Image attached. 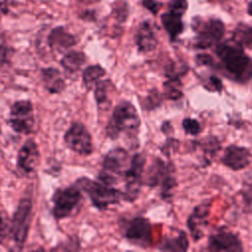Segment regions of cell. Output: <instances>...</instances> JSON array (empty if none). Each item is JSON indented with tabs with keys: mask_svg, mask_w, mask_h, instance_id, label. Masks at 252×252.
I'll use <instances>...</instances> for the list:
<instances>
[{
	"mask_svg": "<svg viewBox=\"0 0 252 252\" xmlns=\"http://www.w3.org/2000/svg\"><path fill=\"white\" fill-rule=\"evenodd\" d=\"M145 162L146 158L142 154H135L131 158L130 164L123 175L125 190L122 192V198L128 202H133L139 195Z\"/></svg>",
	"mask_w": 252,
	"mask_h": 252,
	"instance_id": "ba28073f",
	"label": "cell"
},
{
	"mask_svg": "<svg viewBox=\"0 0 252 252\" xmlns=\"http://www.w3.org/2000/svg\"><path fill=\"white\" fill-rule=\"evenodd\" d=\"M86 61V56L81 51H69L61 59L62 67L69 73H75L81 69Z\"/></svg>",
	"mask_w": 252,
	"mask_h": 252,
	"instance_id": "7402d4cb",
	"label": "cell"
},
{
	"mask_svg": "<svg viewBox=\"0 0 252 252\" xmlns=\"http://www.w3.org/2000/svg\"><path fill=\"white\" fill-rule=\"evenodd\" d=\"M39 161V153L33 140H28L21 147L18 153L17 165L25 173H32L35 170Z\"/></svg>",
	"mask_w": 252,
	"mask_h": 252,
	"instance_id": "9a60e30c",
	"label": "cell"
},
{
	"mask_svg": "<svg viewBox=\"0 0 252 252\" xmlns=\"http://www.w3.org/2000/svg\"><path fill=\"white\" fill-rule=\"evenodd\" d=\"M209 204H200L194 208L192 214L187 220V226L195 241L203 237V227L207 225L209 215Z\"/></svg>",
	"mask_w": 252,
	"mask_h": 252,
	"instance_id": "2e32d148",
	"label": "cell"
},
{
	"mask_svg": "<svg viewBox=\"0 0 252 252\" xmlns=\"http://www.w3.org/2000/svg\"><path fill=\"white\" fill-rule=\"evenodd\" d=\"M76 186L88 194L93 205L98 210H105L108 206L117 204L122 198V192L113 186L87 177L79 178Z\"/></svg>",
	"mask_w": 252,
	"mask_h": 252,
	"instance_id": "3957f363",
	"label": "cell"
},
{
	"mask_svg": "<svg viewBox=\"0 0 252 252\" xmlns=\"http://www.w3.org/2000/svg\"><path fill=\"white\" fill-rule=\"evenodd\" d=\"M248 13H249V15L252 16V1L250 2L249 6H248Z\"/></svg>",
	"mask_w": 252,
	"mask_h": 252,
	"instance_id": "d6a6232c",
	"label": "cell"
},
{
	"mask_svg": "<svg viewBox=\"0 0 252 252\" xmlns=\"http://www.w3.org/2000/svg\"><path fill=\"white\" fill-rule=\"evenodd\" d=\"M160 20L164 30L167 32L171 40H174L183 32L184 26L181 21V17L168 12L162 14Z\"/></svg>",
	"mask_w": 252,
	"mask_h": 252,
	"instance_id": "44dd1931",
	"label": "cell"
},
{
	"mask_svg": "<svg viewBox=\"0 0 252 252\" xmlns=\"http://www.w3.org/2000/svg\"><path fill=\"white\" fill-rule=\"evenodd\" d=\"M81 201L82 194L78 186H69L57 189L52 196L54 217L60 220L71 216L80 205Z\"/></svg>",
	"mask_w": 252,
	"mask_h": 252,
	"instance_id": "52a82bcc",
	"label": "cell"
},
{
	"mask_svg": "<svg viewBox=\"0 0 252 252\" xmlns=\"http://www.w3.org/2000/svg\"><path fill=\"white\" fill-rule=\"evenodd\" d=\"M147 183L150 187L160 186L162 199L172 196V191L176 186V180L172 175V166L160 158H156L148 170Z\"/></svg>",
	"mask_w": 252,
	"mask_h": 252,
	"instance_id": "5b68a950",
	"label": "cell"
},
{
	"mask_svg": "<svg viewBox=\"0 0 252 252\" xmlns=\"http://www.w3.org/2000/svg\"><path fill=\"white\" fill-rule=\"evenodd\" d=\"M216 53L221 61L226 73L234 80L244 82L252 78V60L243 48L234 43H220Z\"/></svg>",
	"mask_w": 252,
	"mask_h": 252,
	"instance_id": "6da1fadb",
	"label": "cell"
},
{
	"mask_svg": "<svg viewBox=\"0 0 252 252\" xmlns=\"http://www.w3.org/2000/svg\"><path fill=\"white\" fill-rule=\"evenodd\" d=\"M9 227H11V225H9L8 218L5 212L0 208V243L4 241L8 232H10Z\"/></svg>",
	"mask_w": 252,
	"mask_h": 252,
	"instance_id": "f1b7e54d",
	"label": "cell"
},
{
	"mask_svg": "<svg viewBox=\"0 0 252 252\" xmlns=\"http://www.w3.org/2000/svg\"><path fill=\"white\" fill-rule=\"evenodd\" d=\"M109 85V81H99L94 87V98L98 105H101L106 102Z\"/></svg>",
	"mask_w": 252,
	"mask_h": 252,
	"instance_id": "d4e9b609",
	"label": "cell"
},
{
	"mask_svg": "<svg viewBox=\"0 0 252 252\" xmlns=\"http://www.w3.org/2000/svg\"><path fill=\"white\" fill-rule=\"evenodd\" d=\"M251 153L247 148L230 145L224 150V154L221 158L222 163L232 169L241 170L247 167L250 163Z\"/></svg>",
	"mask_w": 252,
	"mask_h": 252,
	"instance_id": "5bb4252c",
	"label": "cell"
},
{
	"mask_svg": "<svg viewBox=\"0 0 252 252\" xmlns=\"http://www.w3.org/2000/svg\"><path fill=\"white\" fill-rule=\"evenodd\" d=\"M130 164L128 152L122 148L109 151L102 161V169L98 175L100 182L113 186L119 177H123Z\"/></svg>",
	"mask_w": 252,
	"mask_h": 252,
	"instance_id": "277c9868",
	"label": "cell"
},
{
	"mask_svg": "<svg viewBox=\"0 0 252 252\" xmlns=\"http://www.w3.org/2000/svg\"><path fill=\"white\" fill-rule=\"evenodd\" d=\"M182 127H183V130L189 135H197L201 131L200 123L196 119H193L190 117L183 119Z\"/></svg>",
	"mask_w": 252,
	"mask_h": 252,
	"instance_id": "4316f807",
	"label": "cell"
},
{
	"mask_svg": "<svg viewBox=\"0 0 252 252\" xmlns=\"http://www.w3.org/2000/svg\"><path fill=\"white\" fill-rule=\"evenodd\" d=\"M12 49L3 41L0 40V70L10 63Z\"/></svg>",
	"mask_w": 252,
	"mask_h": 252,
	"instance_id": "83f0119b",
	"label": "cell"
},
{
	"mask_svg": "<svg viewBox=\"0 0 252 252\" xmlns=\"http://www.w3.org/2000/svg\"><path fill=\"white\" fill-rule=\"evenodd\" d=\"M124 235L131 243L146 247L152 238L151 223L143 217H136L125 225Z\"/></svg>",
	"mask_w": 252,
	"mask_h": 252,
	"instance_id": "7c38bea8",
	"label": "cell"
},
{
	"mask_svg": "<svg viewBox=\"0 0 252 252\" xmlns=\"http://www.w3.org/2000/svg\"><path fill=\"white\" fill-rule=\"evenodd\" d=\"M196 31L195 47L206 49L217 44L224 33V26L221 21L210 19L206 22H199L194 25Z\"/></svg>",
	"mask_w": 252,
	"mask_h": 252,
	"instance_id": "9c48e42d",
	"label": "cell"
},
{
	"mask_svg": "<svg viewBox=\"0 0 252 252\" xmlns=\"http://www.w3.org/2000/svg\"><path fill=\"white\" fill-rule=\"evenodd\" d=\"M196 61L199 65H212L214 63L213 58L208 54H198L196 56Z\"/></svg>",
	"mask_w": 252,
	"mask_h": 252,
	"instance_id": "1f68e13d",
	"label": "cell"
},
{
	"mask_svg": "<svg viewBox=\"0 0 252 252\" xmlns=\"http://www.w3.org/2000/svg\"><path fill=\"white\" fill-rule=\"evenodd\" d=\"M0 18H1V14H0Z\"/></svg>",
	"mask_w": 252,
	"mask_h": 252,
	"instance_id": "836d02e7",
	"label": "cell"
},
{
	"mask_svg": "<svg viewBox=\"0 0 252 252\" xmlns=\"http://www.w3.org/2000/svg\"><path fill=\"white\" fill-rule=\"evenodd\" d=\"M141 120L135 106L130 101L124 100L114 107L105 131L111 139H116L121 134L133 138L137 136Z\"/></svg>",
	"mask_w": 252,
	"mask_h": 252,
	"instance_id": "7a4b0ae2",
	"label": "cell"
},
{
	"mask_svg": "<svg viewBox=\"0 0 252 252\" xmlns=\"http://www.w3.org/2000/svg\"><path fill=\"white\" fill-rule=\"evenodd\" d=\"M32 202L30 197L22 198L14 214L10 232L17 245L22 246L28 237L32 220Z\"/></svg>",
	"mask_w": 252,
	"mask_h": 252,
	"instance_id": "8992f818",
	"label": "cell"
},
{
	"mask_svg": "<svg viewBox=\"0 0 252 252\" xmlns=\"http://www.w3.org/2000/svg\"><path fill=\"white\" fill-rule=\"evenodd\" d=\"M76 42V37L68 32L63 27H57L53 29L47 36V43L49 47L58 52L67 50L68 48L75 45Z\"/></svg>",
	"mask_w": 252,
	"mask_h": 252,
	"instance_id": "e0dca14e",
	"label": "cell"
},
{
	"mask_svg": "<svg viewBox=\"0 0 252 252\" xmlns=\"http://www.w3.org/2000/svg\"><path fill=\"white\" fill-rule=\"evenodd\" d=\"M64 142L69 149L81 156L93 153L92 136L86 126L80 122L73 123L64 135Z\"/></svg>",
	"mask_w": 252,
	"mask_h": 252,
	"instance_id": "8fae6325",
	"label": "cell"
},
{
	"mask_svg": "<svg viewBox=\"0 0 252 252\" xmlns=\"http://www.w3.org/2000/svg\"><path fill=\"white\" fill-rule=\"evenodd\" d=\"M189 246V241L186 233L183 230H178L176 235H171L166 237L161 245L159 250L162 251H173V252H185Z\"/></svg>",
	"mask_w": 252,
	"mask_h": 252,
	"instance_id": "ffe728a7",
	"label": "cell"
},
{
	"mask_svg": "<svg viewBox=\"0 0 252 252\" xmlns=\"http://www.w3.org/2000/svg\"><path fill=\"white\" fill-rule=\"evenodd\" d=\"M233 42L242 48L252 49V27L240 24L236 27L232 35Z\"/></svg>",
	"mask_w": 252,
	"mask_h": 252,
	"instance_id": "cb8c5ba5",
	"label": "cell"
},
{
	"mask_svg": "<svg viewBox=\"0 0 252 252\" xmlns=\"http://www.w3.org/2000/svg\"><path fill=\"white\" fill-rule=\"evenodd\" d=\"M188 7L187 0H170L168 3L169 13L182 17Z\"/></svg>",
	"mask_w": 252,
	"mask_h": 252,
	"instance_id": "484cf974",
	"label": "cell"
},
{
	"mask_svg": "<svg viewBox=\"0 0 252 252\" xmlns=\"http://www.w3.org/2000/svg\"><path fill=\"white\" fill-rule=\"evenodd\" d=\"M9 124L18 133H31L34 125L32 103L30 100L16 101L10 109Z\"/></svg>",
	"mask_w": 252,
	"mask_h": 252,
	"instance_id": "30bf717a",
	"label": "cell"
},
{
	"mask_svg": "<svg viewBox=\"0 0 252 252\" xmlns=\"http://www.w3.org/2000/svg\"><path fill=\"white\" fill-rule=\"evenodd\" d=\"M136 44L140 52H150L156 48L157 36L149 22H144L139 26L136 33Z\"/></svg>",
	"mask_w": 252,
	"mask_h": 252,
	"instance_id": "ac0fdd59",
	"label": "cell"
},
{
	"mask_svg": "<svg viewBox=\"0 0 252 252\" xmlns=\"http://www.w3.org/2000/svg\"><path fill=\"white\" fill-rule=\"evenodd\" d=\"M41 81L45 90L50 94H60L66 86L59 70L52 67L41 70Z\"/></svg>",
	"mask_w": 252,
	"mask_h": 252,
	"instance_id": "d6986e66",
	"label": "cell"
},
{
	"mask_svg": "<svg viewBox=\"0 0 252 252\" xmlns=\"http://www.w3.org/2000/svg\"><path fill=\"white\" fill-rule=\"evenodd\" d=\"M143 4L153 14H157L160 8V4L155 0H143Z\"/></svg>",
	"mask_w": 252,
	"mask_h": 252,
	"instance_id": "4dcf8cb0",
	"label": "cell"
},
{
	"mask_svg": "<svg viewBox=\"0 0 252 252\" xmlns=\"http://www.w3.org/2000/svg\"><path fill=\"white\" fill-rule=\"evenodd\" d=\"M105 75V70L99 65H92L87 67L83 72V82L85 87L90 91L94 89L96 84Z\"/></svg>",
	"mask_w": 252,
	"mask_h": 252,
	"instance_id": "603a6c76",
	"label": "cell"
},
{
	"mask_svg": "<svg viewBox=\"0 0 252 252\" xmlns=\"http://www.w3.org/2000/svg\"><path fill=\"white\" fill-rule=\"evenodd\" d=\"M209 89L211 91H217V92H220L222 90V82L220 81V79H219L218 77L215 76H211L209 78Z\"/></svg>",
	"mask_w": 252,
	"mask_h": 252,
	"instance_id": "f546056e",
	"label": "cell"
},
{
	"mask_svg": "<svg viewBox=\"0 0 252 252\" xmlns=\"http://www.w3.org/2000/svg\"><path fill=\"white\" fill-rule=\"evenodd\" d=\"M208 248L216 252H239L243 250L240 239L232 232L220 228L211 234L208 241Z\"/></svg>",
	"mask_w": 252,
	"mask_h": 252,
	"instance_id": "4fadbf2b",
	"label": "cell"
}]
</instances>
